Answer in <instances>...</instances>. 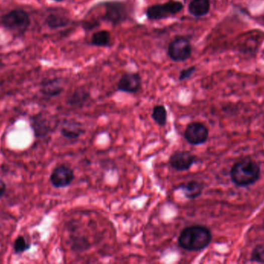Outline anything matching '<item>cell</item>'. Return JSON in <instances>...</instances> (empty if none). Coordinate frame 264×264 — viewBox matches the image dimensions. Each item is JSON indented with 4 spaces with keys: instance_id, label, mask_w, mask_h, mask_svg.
<instances>
[{
    "instance_id": "44dd1931",
    "label": "cell",
    "mask_w": 264,
    "mask_h": 264,
    "mask_svg": "<svg viewBox=\"0 0 264 264\" xmlns=\"http://www.w3.org/2000/svg\"><path fill=\"white\" fill-rule=\"evenodd\" d=\"M196 71V69L195 66H192V67L188 68V69H183L180 72L179 79H180V82L187 80V79H190L194 75Z\"/></svg>"
},
{
    "instance_id": "30bf717a",
    "label": "cell",
    "mask_w": 264,
    "mask_h": 264,
    "mask_svg": "<svg viewBox=\"0 0 264 264\" xmlns=\"http://www.w3.org/2000/svg\"><path fill=\"white\" fill-rule=\"evenodd\" d=\"M141 87V78L138 73L124 74L118 82V90L127 93H136Z\"/></svg>"
},
{
    "instance_id": "7c38bea8",
    "label": "cell",
    "mask_w": 264,
    "mask_h": 264,
    "mask_svg": "<svg viewBox=\"0 0 264 264\" xmlns=\"http://www.w3.org/2000/svg\"><path fill=\"white\" fill-rule=\"evenodd\" d=\"M63 82L60 79L44 81L41 83V92L44 96L55 97L63 92Z\"/></svg>"
},
{
    "instance_id": "6da1fadb",
    "label": "cell",
    "mask_w": 264,
    "mask_h": 264,
    "mask_svg": "<svg viewBox=\"0 0 264 264\" xmlns=\"http://www.w3.org/2000/svg\"><path fill=\"white\" fill-rule=\"evenodd\" d=\"M213 236L206 226L194 225L183 229L178 242L180 247L190 252L203 250L210 244Z\"/></svg>"
},
{
    "instance_id": "603a6c76",
    "label": "cell",
    "mask_w": 264,
    "mask_h": 264,
    "mask_svg": "<svg viewBox=\"0 0 264 264\" xmlns=\"http://www.w3.org/2000/svg\"><path fill=\"white\" fill-rule=\"evenodd\" d=\"M6 189H7V185L2 180H0V197H2L5 194Z\"/></svg>"
},
{
    "instance_id": "277c9868",
    "label": "cell",
    "mask_w": 264,
    "mask_h": 264,
    "mask_svg": "<svg viewBox=\"0 0 264 264\" xmlns=\"http://www.w3.org/2000/svg\"><path fill=\"white\" fill-rule=\"evenodd\" d=\"M184 8V5L179 1L170 0L164 4H155L148 7L145 15L149 20H160L178 14Z\"/></svg>"
},
{
    "instance_id": "7402d4cb",
    "label": "cell",
    "mask_w": 264,
    "mask_h": 264,
    "mask_svg": "<svg viewBox=\"0 0 264 264\" xmlns=\"http://www.w3.org/2000/svg\"><path fill=\"white\" fill-rule=\"evenodd\" d=\"M99 26V23L97 22L96 20H92V21H87L83 24V29L85 30H92L94 28H96Z\"/></svg>"
},
{
    "instance_id": "cb8c5ba5",
    "label": "cell",
    "mask_w": 264,
    "mask_h": 264,
    "mask_svg": "<svg viewBox=\"0 0 264 264\" xmlns=\"http://www.w3.org/2000/svg\"><path fill=\"white\" fill-rule=\"evenodd\" d=\"M53 1H54V2L57 3H61L63 2V1H64V0H53Z\"/></svg>"
},
{
    "instance_id": "2e32d148",
    "label": "cell",
    "mask_w": 264,
    "mask_h": 264,
    "mask_svg": "<svg viewBox=\"0 0 264 264\" xmlns=\"http://www.w3.org/2000/svg\"><path fill=\"white\" fill-rule=\"evenodd\" d=\"M90 99V93L83 89L75 91L69 99L68 103L76 107H82Z\"/></svg>"
},
{
    "instance_id": "7a4b0ae2",
    "label": "cell",
    "mask_w": 264,
    "mask_h": 264,
    "mask_svg": "<svg viewBox=\"0 0 264 264\" xmlns=\"http://www.w3.org/2000/svg\"><path fill=\"white\" fill-rule=\"evenodd\" d=\"M260 167L250 157H245L233 164L230 170L231 180L239 187L254 184L260 177Z\"/></svg>"
},
{
    "instance_id": "9a60e30c",
    "label": "cell",
    "mask_w": 264,
    "mask_h": 264,
    "mask_svg": "<svg viewBox=\"0 0 264 264\" xmlns=\"http://www.w3.org/2000/svg\"><path fill=\"white\" fill-rule=\"evenodd\" d=\"M45 23L50 29L56 30V29L62 28V27L68 26L70 24V20L65 16L51 14L46 18Z\"/></svg>"
},
{
    "instance_id": "8fae6325",
    "label": "cell",
    "mask_w": 264,
    "mask_h": 264,
    "mask_svg": "<svg viewBox=\"0 0 264 264\" xmlns=\"http://www.w3.org/2000/svg\"><path fill=\"white\" fill-rule=\"evenodd\" d=\"M177 190H181L185 197L188 199H196L200 197L204 190V184L196 181H190L189 182L181 184L176 187Z\"/></svg>"
},
{
    "instance_id": "52a82bcc",
    "label": "cell",
    "mask_w": 264,
    "mask_h": 264,
    "mask_svg": "<svg viewBox=\"0 0 264 264\" xmlns=\"http://www.w3.org/2000/svg\"><path fill=\"white\" fill-rule=\"evenodd\" d=\"M184 137L186 141L191 145H201L205 144L209 138V129L202 122H193L187 125Z\"/></svg>"
},
{
    "instance_id": "e0dca14e",
    "label": "cell",
    "mask_w": 264,
    "mask_h": 264,
    "mask_svg": "<svg viewBox=\"0 0 264 264\" xmlns=\"http://www.w3.org/2000/svg\"><path fill=\"white\" fill-rule=\"evenodd\" d=\"M111 34L107 30H100L98 32L95 33L92 36V45L96 47H108L111 43Z\"/></svg>"
},
{
    "instance_id": "ac0fdd59",
    "label": "cell",
    "mask_w": 264,
    "mask_h": 264,
    "mask_svg": "<svg viewBox=\"0 0 264 264\" xmlns=\"http://www.w3.org/2000/svg\"><path fill=\"white\" fill-rule=\"evenodd\" d=\"M151 118L160 126H164L168 119V113L164 105H155L151 113Z\"/></svg>"
},
{
    "instance_id": "5bb4252c",
    "label": "cell",
    "mask_w": 264,
    "mask_h": 264,
    "mask_svg": "<svg viewBox=\"0 0 264 264\" xmlns=\"http://www.w3.org/2000/svg\"><path fill=\"white\" fill-rule=\"evenodd\" d=\"M210 10V0H192L189 4V13L195 17H204L207 15Z\"/></svg>"
},
{
    "instance_id": "9c48e42d",
    "label": "cell",
    "mask_w": 264,
    "mask_h": 264,
    "mask_svg": "<svg viewBox=\"0 0 264 264\" xmlns=\"http://www.w3.org/2000/svg\"><path fill=\"white\" fill-rule=\"evenodd\" d=\"M196 157L190 151H179L173 153L169 157V164L177 171H189L196 163Z\"/></svg>"
},
{
    "instance_id": "ffe728a7",
    "label": "cell",
    "mask_w": 264,
    "mask_h": 264,
    "mask_svg": "<svg viewBox=\"0 0 264 264\" xmlns=\"http://www.w3.org/2000/svg\"><path fill=\"white\" fill-rule=\"evenodd\" d=\"M30 244L27 243L25 238L23 236H19L14 242V249L17 253H22L30 249Z\"/></svg>"
},
{
    "instance_id": "ba28073f",
    "label": "cell",
    "mask_w": 264,
    "mask_h": 264,
    "mask_svg": "<svg viewBox=\"0 0 264 264\" xmlns=\"http://www.w3.org/2000/svg\"><path fill=\"white\" fill-rule=\"evenodd\" d=\"M74 173L68 166L61 164L53 170L50 175V182L56 188L68 187L73 182Z\"/></svg>"
},
{
    "instance_id": "d6986e66",
    "label": "cell",
    "mask_w": 264,
    "mask_h": 264,
    "mask_svg": "<svg viewBox=\"0 0 264 264\" xmlns=\"http://www.w3.org/2000/svg\"><path fill=\"white\" fill-rule=\"evenodd\" d=\"M251 261L256 262H264V245L259 244L255 246L251 252Z\"/></svg>"
},
{
    "instance_id": "4fadbf2b",
    "label": "cell",
    "mask_w": 264,
    "mask_h": 264,
    "mask_svg": "<svg viewBox=\"0 0 264 264\" xmlns=\"http://www.w3.org/2000/svg\"><path fill=\"white\" fill-rule=\"evenodd\" d=\"M62 135L69 140L78 139L84 133L81 124L75 121H67L63 123L61 128Z\"/></svg>"
},
{
    "instance_id": "8992f818",
    "label": "cell",
    "mask_w": 264,
    "mask_h": 264,
    "mask_svg": "<svg viewBox=\"0 0 264 264\" xmlns=\"http://www.w3.org/2000/svg\"><path fill=\"white\" fill-rule=\"evenodd\" d=\"M192 52L191 43L184 37H176L168 44V56L174 62L186 61L191 57Z\"/></svg>"
},
{
    "instance_id": "5b68a950",
    "label": "cell",
    "mask_w": 264,
    "mask_h": 264,
    "mask_svg": "<svg viewBox=\"0 0 264 264\" xmlns=\"http://www.w3.org/2000/svg\"><path fill=\"white\" fill-rule=\"evenodd\" d=\"M105 14L102 20L108 21L113 26L121 24L128 19L129 16L126 4L120 1H112L104 4Z\"/></svg>"
},
{
    "instance_id": "d4e9b609",
    "label": "cell",
    "mask_w": 264,
    "mask_h": 264,
    "mask_svg": "<svg viewBox=\"0 0 264 264\" xmlns=\"http://www.w3.org/2000/svg\"><path fill=\"white\" fill-rule=\"evenodd\" d=\"M263 226H264V221H263Z\"/></svg>"
},
{
    "instance_id": "3957f363",
    "label": "cell",
    "mask_w": 264,
    "mask_h": 264,
    "mask_svg": "<svg viewBox=\"0 0 264 264\" xmlns=\"http://www.w3.org/2000/svg\"><path fill=\"white\" fill-rule=\"evenodd\" d=\"M1 24L10 31L24 34L30 26V16L24 10H11L1 17Z\"/></svg>"
}]
</instances>
